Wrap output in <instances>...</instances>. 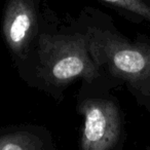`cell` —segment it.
<instances>
[{
  "instance_id": "2",
  "label": "cell",
  "mask_w": 150,
  "mask_h": 150,
  "mask_svg": "<svg viewBox=\"0 0 150 150\" xmlns=\"http://www.w3.org/2000/svg\"><path fill=\"white\" fill-rule=\"evenodd\" d=\"M86 34L95 59L132 88L150 95V45L131 43L117 34L88 26Z\"/></svg>"
},
{
  "instance_id": "1",
  "label": "cell",
  "mask_w": 150,
  "mask_h": 150,
  "mask_svg": "<svg viewBox=\"0 0 150 150\" xmlns=\"http://www.w3.org/2000/svg\"><path fill=\"white\" fill-rule=\"evenodd\" d=\"M38 62L39 76L46 84L56 88H64L78 78L93 81L102 69L93 54L86 32L41 35Z\"/></svg>"
},
{
  "instance_id": "3",
  "label": "cell",
  "mask_w": 150,
  "mask_h": 150,
  "mask_svg": "<svg viewBox=\"0 0 150 150\" xmlns=\"http://www.w3.org/2000/svg\"><path fill=\"white\" fill-rule=\"evenodd\" d=\"M83 127L81 150H111L118 142L121 121L112 101L88 99L81 105Z\"/></svg>"
},
{
  "instance_id": "4",
  "label": "cell",
  "mask_w": 150,
  "mask_h": 150,
  "mask_svg": "<svg viewBox=\"0 0 150 150\" xmlns=\"http://www.w3.org/2000/svg\"><path fill=\"white\" fill-rule=\"evenodd\" d=\"M37 13L32 0H9L3 17L5 42L15 56L22 58L36 35Z\"/></svg>"
},
{
  "instance_id": "6",
  "label": "cell",
  "mask_w": 150,
  "mask_h": 150,
  "mask_svg": "<svg viewBox=\"0 0 150 150\" xmlns=\"http://www.w3.org/2000/svg\"><path fill=\"white\" fill-rule=\"evenodd\" d=\"M105 2L129 11L150 22V6L142 0H103Z\"/></svg>"
},
{
  "instance_id": "5",
  "label": "cell",
  "mask_w": 150,
  "mask_h": 150,
  "mask_svg": "<svg viewBox=\"0 0 150 150\" xmlns=\"http://www.w3.org/2000/svg\"><path fill=\"white\" fill-rule=\"evenodd\" d=\"M0 150H46L37 135L27 131L0 135Z\"/></svg>"
}]
</instances>
